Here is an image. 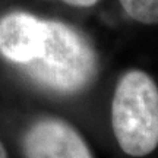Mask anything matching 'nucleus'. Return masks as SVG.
<instances>
[{
  "mask_svg": "<svg viewBox=\"0 0 158 158\" xmlns=\"http://www.w3.org/2000/svg\"><path fill=\"white\" fill-rule=\"evenodd\" d=\"M43 51L19 68L34 84L62 95H73L95 82L100 60L94 45L78 28L62 21L44 19Z\"/></svg>",
  "mask_w": 158,
  "mask_h": 158,
  "instance_id": "f257e3e1",
  "label": "nucleus"
},
{
  "mask_svg": "<svg viewBox=\"0 0 158 158\" xmlns=\"http://www.w3.org/2000/svg\"><path fill=\"white\" fill-rule=\"evenodd\" d=\"M0 158H7V152H6V148L3 147V143L0 142Z\"/></svg>",
  "mask_w": 158,
  "mask_h": 158,
  "instance_id": "0eeeda50",
  "label": "nucleus"
},
{
  "mask_svg": "<svg viewBox=\"0 0 158 158\" xmlns=\"http://www.w3.org/2000/svg\"><path fill=\"white\" fill-rule=\"evenodd\" d=\"M25 158H94L72 124L57 117H43L22 135Z\"/></svg>",
  "mask_w": 158,
  "mask_h": 158,
  "instance_id": "7ed1b4c3",
  "label": "nucleus"
},
{
  "mask_svg": "<svg viewBox=\"0 0 158 158\" xmlns=\"http://www.w3.org/2000/svg\"><path fill=\"white\" fill-rule=\"evenodd\" d=\"M66 5L70 6H78V7H89V6H94L97 2L100 0H62Z\"/></svg>",
  "mask_w": 158,
  "mask_h": 158,
  "instance_id": "423d86ee",
  "label": "nucleus"
},
{
  "mask_svg": "<svg viewBox=\"0 0 158 158\" xmlns=\"http://www.w3.org/2000/svg\"><path fill=\"white\" fill-rule=\"evenodd\" d=\"M111 126L120 148L130 157H145L158 147V86L148 73L129 70L118 79Z\"/></svg>",
  "mask_w": 158,
  "mask_h": 158,
  "instance_id": "f03ea898",
  "label": "nucleus"
},
{
  "mask_svg": "<svg viewBox=\"0 0 158 158\" xmlns=\"http://www.w3.org/2000/svg\"><path fill=\"white\" fill-rule=\"evenodd\" d=\"M123 10L141 23H158V0H120Z\"/></svg>",
  "mask_w": 158,
  "mask_h": 158,
  "instance_id": "39448f33",
  "label": "nucleus"
},
{
  "mask_svg": "<svg viewBox=\"0 0 158 158\" xmlns=\"http://www.w3.org/2000/svg\"><path fill=\"white\" fill-rule=\"evenodd\" d=\"M44 35V19L10 12L0 18V54L18 66L27 64L41 54Z\"/></svg>",
  "mask_w": 158,
  "mask_h": 158,
  "instance_id": "20e7f679",
  "label": "nucleus"
}]
</instances>
